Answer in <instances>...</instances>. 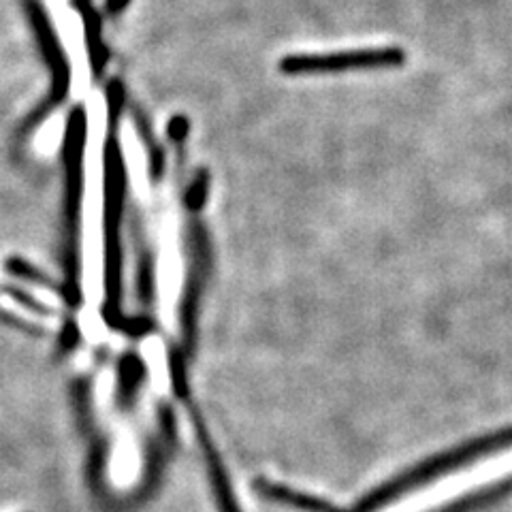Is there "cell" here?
<instances>
[{
    "label": "cell",
    "instance_id": "cell-2",
    "mask_svg": "<svg viewBox=\"0 0 512 512\" xmlns=\"http://www.w3.org/2000/svg\"><path fill=\"white\" fill-rule=\"evenodd\" d=\"M265 493H269L271 498L276 500H282V502H288V504H295V506H301V508H308V510H314V512H329V506L318 502V500H310V498H303V495L299 493H293L288 489H280L276 485H263Z\"/></svg>",
    "mask_w": 512,
    "mask_h": 512
},
{
    "label": "cell",
    "instance_id": "cell-1",
    "mask_svg": "<svg viewBox=\"0 0 512 512\" xmlns=\"http://www.w3.org/2000/svg\"><path fill=\"white\" fill-rule=\"evenodd\" d=\"M402 52L384 47V50H359L344 52L331 56H291L282 60V71L299 75V73H335L361 67H384V64L402 62Z\"/></svg>",
    "mask_w": 512,
    "mask_h": 512
}]
</instances>
